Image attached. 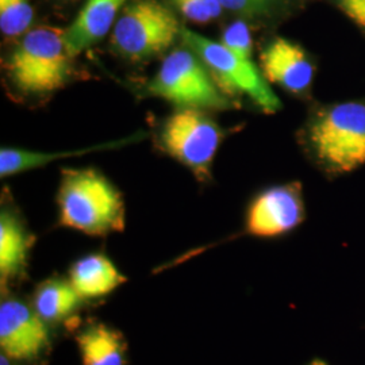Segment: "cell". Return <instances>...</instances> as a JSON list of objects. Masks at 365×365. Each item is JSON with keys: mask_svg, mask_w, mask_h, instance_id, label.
Returning a JSON list of instances; mask_svg holds the SVG:
<instances>
[{"mask_svg": "<svg viewBox=\"0 0 365 365\" xmlns=\"http://www.w3.org/2000/svg\"><path fill=\"white\" fill-rule=\"evenodd\" d=\"M306 144L315 163L330 176L365 165V101L324 106L306 126Z\"/></svg>", "mask_w": 365, "mask_h": 365, "instance_id": "cell-1", "label": "cell"}, {"mask_svg": "<svg viewBox=\"0 0 365 365\" xmlns=\"http://www.w3.org/2000/svg\"><path fill=\"white\" fill-rule=\"evenodd\" d=\"M57 205L60 225L84 235L102 237L125 229L123 199L96 170H64Z\"/></svg>", "mask_w": 365, "mask_h": 365, "instance_id": "cell-2", "label": "cell"}, {"mask_svg": "<svg viewBox=\"0 0 365 365\" xmlns=\"http://www.w3.org/2000/svg\"><path fill=\"white\" fill-rule=\"evenodd\" d=\"M66 30L37 27L29 30L15 48L9 73L15 87L27 95H46L64 87L71 73Z\"/></svg>", "mask_w": 365, "mask_h": 365, "instance_id": "cell-3", "label": "cell"}, {"mask_svg": "<svg viewBox=\"0 0 365 365\" xmlns=\"http://www.w3.org/2000/svg\"><path fill=\"white\" fill-rule=\"evenodd\" d=\"M148 92L179 108L229 110L235 106L218 87L202 58L188 46L175 49L165 57Z\"/></svg>", "mask_w": 365, "mask_h": 365, "instance_id": "cell-4", "label": "cell"}, {"mask_svg": "<svg viewBox=\"0 0 365 365\" xmlns=\"http://www.w3.org/2000/svg\"><path fill=\"white\" fill-rule=\"evenodd\" d=\"M180 38L202 58L225 95L232 99L244 95L267 114H274L282 108L280 99L253 60L240 58L222 42L207 39L190 29L182 27Z\"/></svg>", "mask_w": 365, "mask_h": 365, "instance_id": "cell-5", "label": "cell"}, {"mask_svg": "<svg viewBox=\"0 0 365 365\" xmlns=\"http://www.w3.org/2000/svg\"><path fill=\"white\" fill-rule=\"evenodd\" d=\"M176 15L158 0H133L119 15L113 43L133 61L149 60L165 52L182 36Z\"/></svg>", "mask_w": 365, "mask_h": 365, "instance_id": "cell-6", "label": "cell"}, {"mask_svg": "<svg viewBox=\"0 0 365 365\" xmlns=\"http://www.w3.org/2000/svg\"><path fill=\"white\" fill-rule=\"evenodd\" d=\"M221 128L195 108H179L164 123L161 143L165 152L176 158L199 180H206L221 145Z\"/></svg>", "mask_w": 365, "mask_h": 365, "instance_id": "cell-7", "label": "cell"}, {"mask_svg": "<svg viewBox=\"0 0 365 365\" xmlns=\"http://www.w3.org/2000/svg\"><path fill=\"white\" fill-rule=\"evenodd\" d=\"M306 218L302 184L287 182L269 187L255 196L245 215V233L274 238L295 230Z\"/></svg>", "mask_w": 365, "mask_h": 365, "instance_id": "cell-8", "label": "cell"}, {"mask_svg": "<svg viewBox=\"0 0 365 365\" xmlns=\"http://www.w3.org/2000/svg\"><path fill=\"white\" fill-rule=\"evenodd\" d=\"M46 322L34 309L18 299L0 306V348L10 360H34L49 348Z\"/></svg>", "mask_w": 365, "mask_h": 365, "instance_id": "cell-9", "label": "cell"}, {"mask_svg": "<svg viewBox=\"0 0 365 365\" xmlns=\"http://www.w3.org/2000/svg\"><path fill=\"white\" fill-rule=\"evenodd\" d=\"M260 69L269 84L302 96L312 90L315 66L300 45L283 37L272 39L260 53Z\"/></svg>", "mask_w": 365, "mask_h": 365, "instance_id": "cell-10", "label": "cell"}, {"mask_svg": "<svg viewBox=\"0 0 365 365\" xmlns=\"http://www.w3.org/2000/svg\"><path fill=\"white\" fill-rule=\"evenodd\" d=\"M128 0H87L76 19L66 30V42L75 57L90 49L114 26Z\"/></svg>", "mask_w": 365, "mask_h": 365, "instance_id": "cell-11", "label": "cell"}, {"mask_svg": "<svg viewBox=\"0 0 365 365\" xmlns=\"http://www.w3.org/2000/svg\"><path fill=\"white\" fill-rule=\"evenodd\" d=\"M34 238L11 210L0 214V282L6 288L25 272Z\"/></svg>", "mask_w": 365, "mask_h": 365, "instance_id": "cell-12", "label": "cell"}, {"mask_svg": "<svg viewBox=\"0 0 365 365\" xmlns=\"http://www.w3.org/2000/svg\"><path fill=\"white\" fill-rule=\"evenodd\" d=\"M125 282L126 277L105 255L86 256L69 271V283L83 300L105 297Z\"/></svg>", "mask_w": 365, "mask_h": 365, "instance_id": "cell-13", "label": "cell"}, {"mask_svg": "<svg viewBox=\"0 0 365 365\" xmlns=\"http://www.w3.org/2000/svg\"><path fill=\"white\" fill-rule=\"evenodd\" d=\"M83 365H125L126 344L122 334L103 324H92L76 336Z\"/></svg>", "mask_w": 365, "mask_h": 365, "instance_id": "cell-14", "label": "cell"}, {"mask_svg": "<svg viewBox=\"0 0 365 365\" xmlns=\"http://www.w3.org/2000/svg\"><path fill=\"white\" fill-rule=\"evenodd\" d=\"M138 137L133 135L130 138H123L119 141H113L107 144L95 145L86 149L78 150H69V152H57V153H43V152H31V150H24V149H13V148H3L0 150V176L9 178L16 173L25 172V170H34L43 167L54 160L66 158V157L80 156L91 152L98 150H106L113 149L117 146L130 144L133 141H137Z\"/></svg>", "mask_w": 365, "mask_h": 365, "instance_id": "cell-15", "label": "cell"}, {"mask_svg": "<svg viewBox=\"0 0 365 365\" xmlns=\"http://www.w3.org/2000/svg\"><path fill=\"white\" fill-rule=\"evenodd\" d=\"M81 300L69 280L51 279L37 288L33 309L45 322H57L73 313Z\"/></svg>", "mask_w": 365, "mask_h": 365, "instance_id": "cell-16", "label": "cell"}, {"mask_svg": "<svg viewBox=\"0 0 365 365\" xmlns=\"http://www.w3.org/2000/svg\"><path fill=\"white\" fill-rule=\"evenodd\" d=\"M34 19L30 0H0V29L7 37L26 34Z\"/></svg>", "mask_w": 365, "mask_h": 365, "instance_id": "cell-17", "label": "cell"}, {"mask_svg": "<svg viewBox=\"0 0 365 365\" xmlns=\"http://www.w3.org/2000/svg\"><path fill=\"white\" fill-rule=\"evenodd\" d=\"M222 43L244 60H253V41L248 25L244 21H235L223 31Z\"/></svg>", "mask_w": 365, "mask_h": 365, "instance_id": "cell-18", "label": "cell"}, {"mask_svg": "<svg viewBox=\"0 0 365 365\" xmlns=\"http://www.w3.org/2000/svg\"><path fill=\"white\" fill-rule=\"evenodd\" d=\"M178 10L195 24H206L221 15V0H172Z\"/></svg>", "mask_w": 365, "mask_h": 365, "instance_id": "cell-19", "label": "cell"}, {"mask_svg": "<svg viewBox=\"0 0 365 365\" xmlns=\"http://www.w3.org/2000/svg\"><path fill=\"white\" fill-rule=\"evenodd\" d=\"M223 9L248 18L271 13L280 0H221Z\"/></svg>", "mask_w": 365, "mask_h": 365, "instance_id": "cell-20", "label": "cell"}, {"mask_svg": "<svg viewBox=\"0 0 365 365\" xmlns=\"http://www.w3.org/2000/svg\"><path fill=\"white\" fill-rule=\"evenodd\" d=\"M334 3L356 26L365 31V0H334Z\"/></svg>", "mask_w": 365, "mask_h": 365, "instance_id": "cell-21", "label": "cell"}, {"mask_svg": "<svg viewBox=\"0 0 365 365\" xmlns=\"http://www.w3.org/2000/svg\"><path fill=\"white\" fill-rule=\"evenodd\" d=\"M0 365H10V359L1 353V357H0Z\"/></svg>", "mask_w": 365, "mask_h": 365, "instance_id": "cell-22", "label": "cell"}, {"mask_svg": "<svg viewBox=\"0 0 365 365\" xmlns=\"http://www.w3.org/2000/svg\"><path fill=\"white\" fill-rule=\"evenodd\" d=\"M309 365H327L325 361H322V360H314Z\"/></svg>", "mask_w": 365, "mask_h": 365, "instance_id": "cell-23", "label": "cell"}]
</instances>
